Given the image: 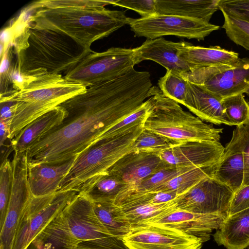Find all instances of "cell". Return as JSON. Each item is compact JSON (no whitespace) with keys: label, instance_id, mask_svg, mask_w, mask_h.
Masks as SVG:
<instances>
[{"label":"cell","instance_id":"cell-1","mask_svg":"<svg viewBox=\"0 0 249 249\" xmlns=\"http://www.w3.org/2000/svg\"><path fill=\"white\" fill-rule=\"evenodd\" d=\"M150 74L134 69L124 75L87 88L60 106L62 124L26 152L29 164L69 160L95 142L103 133L139 108L154 94Z\"/></svg>","mask_w":249,"mask_h":249},{"label":"cell","instance_id":"cell-2","mask_svg":"<svg viewBox=\"0 0 249 249\" xmlns=\"http://www.w3.org/2000/svg\"><path fill=\"white\" fill-rule=\"evenodd\" d=\"M114 0H41L34 1L20 14L29 27L65 34L91 50L94 41L128 24L125 11L105 8Z\"/></svg>","mask_w":249,"mask_h":249},{"label":"cell","instance_id":"cell-3","mask_svg":"<svg viewBox=\"0 0 249 249\" xmlns=\"http://www.w3.org/2000/svg\"><path fill=\"white\" fill-rule=\"evenodd\" d=\"M12 45L17 69L22 73L39 70L48 74L66 73L92 51L65 34L28 24Z\"/></svg>","mask_w":249,"mask_h":249},{"label":"cell","instance_id":"cell-4","mask_svg":"<svg viewBox=\"0 0 249 249\" xmlns=\"http://www.w3.org/2000/svg\"><path fill=\"white\" fill-rule=\"evenodd\" d=\"M87 88L67 80L61 74L46 73L38 76L19 90L0 95V103L14 102L10 141L32 122Z\"/></svg>","mask_w":249,"mask_h":249},{"label":"cell","instance_id":"cell-5","mask_svg":"<svg viewBox=\"0 0 249 249\" xmlns=\"http://www.w3.org/2000/svg\"><path fill=\"white\" fill-rule=\"evenodd\" d=\"M150 107L143 128L178 143L187 141L219 142L222 128L214 127L188 111L157 88L149 97Z\"/></svg>","mask_w":249,"mask_h":249},{"label":"cell","instance_id":"cell-6","mask_svg":"<svg viewBox=\"0 0 249 249\" xmlns=\"http://www.w3.org/2000/svg\"><path fill=\"white\" fill-rule=\"evenodd\" d=\"M143 129V123L119 135L99 140L78 155L61 182L58 191L79 192L91 179L107 173L108 169L125 154Z\"/></svg>","mask_w":249,"mask_h":249},{"label":"cell","instance_id":"cell-7","mask_svg":"<svg viewBox=\"0 0 249 249\" xmlns=\"http://www.w3.org/2000/svg\"><path fill=\"white\" fill-rule=\"evenodd\" d=\"M139 63L136 48L111 47L102 52L92 51L64 76L69 81L88 88L117 79Z\"/></svg>","mask_w":249,"mask_h":249},{"label":"cell","instance_id":"cell-8","mask_svg":"<svg viewBox=\"0 0 249 249\" xmlns=\"http://www.w3.org/2000/svg\"><path fill=\"white\" fill-rule=\"evenodd\" d=\"M61 213L77 241L76 249H128L103 225L94 211L92 201L82 192Z\"/></svg>","mask_w":249,"mask_h":249},{"label":"cell","instance_id":"cell-9","mask_svg":"<svg viewBox=\"0 0 249 249\" xmlns=\"http://www.w3.org/2000/svg\"><path fill=\"white\" fill-rule=\"evenodd\" d=\"M78 193L67 190L42 196H32L20 217L12 249H26Z\"/></svg>","mask_w":249,"mask_h":249},{"label":"cell","instance_id":"cell-10","mask_svg":"<svg viewBox=\"0 0 249 249\" xmlns=\"http://www.w3.org/2000/svg\"><path fill=\"white\" fill-rule=\"evenodd\" d=\"M128 25L135 36L149 39L174 36L202 40L219 29V26L200 19L159 14L139 18H129Z\"/></svg>","mask_w":249,"mask_h":249},{"label":"cell","instance_id":"cell-11","mask_svg":"<svg viewBox=\"0 0 249 249\" xmlns=\"http://www.w3.org/2000/svg\"><path fill=\"white\" fill-rule=\"evenodd\" d=\"M190 82L200 85L222 98L243 93L249 86V58L234 65H217L182 73Z\"/></svg>","mask_w":249,"mask_h":249},{"label":"cell","instance_id":"cell-12","mask_svg":"<svg viewBox=\"0 0 249 249\" xmlns=\"http://www.w3.org/2000/svg\"><path fill=\"white\" fill-rule=\"evenodd\" d=\"M121 240L128 249H201L203 243L179 230L153 223L132 227Z\"/></svg>","mask_w":249,"mask_h":249},{"label":"cell","instance_id":"cell-13","mask_svg":"<svg viewBox=\"0 0 249 249\" xmlns=\"http://www.w3.org/2000/svg\"><path fill=\"white\" fill-rule=\"evenodd\" d=\"M233 192L228 186L207 177L175 200V209L220 215L227 218Z\"/></svg>","mask_w":249,"mask_h":249},{"label":"cell","instance_id":"cell-14","mask_svg":"<svg viewBox=\"0 0 249 249\" xmlns=\"http://www.w3.org/2000/svg\"><path fill=\"white\" fill-rule=\"evenodd\" d=\"M13 180L5 221L0 230V249H12L24 209L32 196L29 182L26 152L14 153L12 160Z\"/></svg>","mask_w":249,"mask_h":249},{"label":"cell","instance_id":"cell-15","mask_svg":"<svg viewBox=\"0 0 249 249\" xmlns=\"http://www.w3.org/2000/svg\"><path fill=\"white\" fill-rule=\"evenodd\" d=\"M225 150L219 142L187 141L159 153L173 167H201L218 162Z\"/></svg>","mask_w":249,"mask_h":249},{"label":"cell","instance_id":"cell-16","mask_svg":"<svg viewBox=\"0 0 249 249\" xmlns=\"http://www.w3.org/2000/svg\"><path fill=\"white\" fill-rule=\"evenodd\" d=\"M172 167L160 158L159 153L130 151L111 166L107 173L134 186L150 175Z\"/></svg>","mask_w":249,"mask_h":249},{"label":"cell","instance_id":"cell-17","mask_svg":"<svg viewBox=\"0 0 249 249\" xmlns=\"http://www.w3.org/2000/svg\"><path fill=\"white\" fill-rule=\"evenodd\" d=\"M225 219L220 215L173 209L148 223L163 225L179 230L199 238L204 242L210 239L211 232L218 229Z\"/></svg>","mask_w":249,"mask_h":249},{"label":"cell","instance_id":"cell-18","mask_svg":"<svg viewBox=\"0 0 249 249\" xmlns=\"http://www.w3.org/2000/svg\"><path fill=\"white\" fill-rule=\"evenodd\" d=\"M222 100L204 87L188 81L183 105L202 121L231 126L225 114Z\"/></svg>","mask_w":249,"mask_h":249},{"label":"cell","instance_id":"cell-19","mask_svg":"<svg viewBox=\"0 0 249 249\" xmlns=\"http://www.w3.org/2000/svg\"><path fill=\"white\" fill-rule=\"evenodd\" d=\"M77 156L57 163L28 164V182L32 196H42L58 192Z\"/></svg>","mask_w":249,"mask_h":249},{"label":"cell","instance_id":"cell-20","mask_svg":"<svg viewBox=\"0 0 249 249\" xmlns=\"http://www.w3.org/2000/svg\"><path fill=\"white\" fill-rule=\"evenodd\" d=\"M178 55L190 71L217 65H234L240 58L238 53L219 46L204 47L185 41H181L178 47Z\"/></svg>","mask_w":249,"mask_h":249},{"label":"cell","instance_id":"cell-21","mask_svg":"<svg viewBox=\"0 0 249 249\" xmlns=\"http://www.w3.org/2000/svg\"><path fill=\"white\" fill-rule=\"evenodd\" d=\"M67 115L66 110L59 106L32 122L10 141L14 152H26L34 143L60 125Z\"/></svg>","mask_w":249,"mask_h":249},{"label":"cell","instance_id":"cell-22","mask_svg":"<svg viewBox=\"0 0 249 249\" xmlns=\"http://www.w3.org/2000/svg\"><path fill=\"white\" fill-rule=\"evenodd\" d=\"M213 178L229 187L233 193L244 185L245 162L236 137L232 134L218 161Z\"/></svg>","mask_w":249,"mask_h":249},{"label":"cell","instance_id":"cell-23","mask_svg":"<svg viewBox=\"0 0 249 249\" xmlns=\"http://www.w3.org/2000/svg\"><path fill=\"white\" fill-rule=\"evenodd\" d=\"M181 42H175L163 37L147 39L141 46L136 47L140 62L145 60L153 61L166 70L181 73L190 71L187 65L178 55V48Z\"/></svg>","mask_w":249,"mask_h":249},{"label":"cell","instance_id":"cell-24","mask_svg":"<svg viewBox=\"0 0 249 249\" xmlns=\"http://www.w3.org/2000/svg\"><path fill=\"white\" fill-rule=\"evenodd\" d=\"M226 249H245L249 246V208L229 216L213 235Z\"/></svg>","mask_w":249,"mask_h":249},{"label":"cell","instance_id":"cell-25","mask_svg":"<svg viewBox=\"0 0 249 249\" xmlns=\"http://www.w3.org/2000/svg\"><path fill=\"white\" fill-rule=\"evenodd\" d=\"M220 0H156L157 14L175 15L210 22Z\"/></svg>","mask_w":249,"mask_h":249},{"label":"cell","instance_id":"cell-26","mask_svg":"<svg viewBox=\"0 0 249 249\" xmlns=\"http://www.w3.org/2000/svg\"><path fill=\"white\" fill-rule=\"evenodd\" d=\"M77 243L61 213L35 238L26 249H76Z\"/></svg>","mask_w":249,"mask_h":249},{"label":"cell","instance_id":"cell-27","mask_svg":"<svg viewBox=\"0 0 249 249\" xmlns=\"http://www.w3.org/2000/svg\"><path fill=\"white\" fill-rule=\"evenodd\" d=\"M94 211L103 225L114 236L122 239L131 225L124 213L112 201H92Z\"/></svg>","mask_w":249,"mask_h":249},{"label":"cell","instance_id":"cell-28","mask_svg":"<svg viewBox=\"0 0 249 249\" xmlns=\"http://www.w3.org/2000/svg\"><path fill=\"white\" fill-rule=\"evenodd\" d=\"M129 185L116 177L107 173L97 177L84 185L79 192L92 201H112Z\"/></svg>","mask_w":249,"mask_h":249},{"label":"cell","instance_id":"cell-29","mask_svg":"<svg viewBox=\"0 0 249 249\" xmlns=\"http://www.w3.org/2000/svg\"><path fill=\"white\" fill-rule=\"evenodd\" d=\"M174 200L166 203L139 201L119 206L125 213L131 228L147 224L175 209Z\"/></svg>","mask_w":249,"mask_h":249},{"label":"cell","instance_id":"cell-30","mask_svg":"<svg viewBox=\"0 0 249 249\" xmlns=\"http://www.w3.org/2000/svg\"><path fill=\"white\" fill-rule=\"evenodd\" d=\"M218 163L189 169L158 187L153 192H172L178 196L182 195L205 178L213 177Z\"/></svg>","mask_w":249,"mask_h":249},{"label":"cell","instance_id":"cell-31","mask_svg":"<svg viewBox=\"0 0 249 249\" xmlns=\"http://www.w3.org/2000/svg\"><path fill=\"white\" fill-rule=\"evenodd\" d=\"M224 17L222 27L235 44L249 51V19L238 13L219 8Z\"/></svg>","mask_w":249,"mask_h":249},{"label":"cell","instance_id":"cell-32","mask_svg":"<svg viewBox=\"0 0 249 249\" xmlns=\"http://www.w3.org/2000/svg\"><path fill=\"white\" fill-rule=\"evenodd\" d=\"M188 81L182 73L166 70L160 78L158 85L161 92L166 97L183 105L186 97Z\"/></svg>","mask_w":249,"mask_h":249},{"label":"cell","instance_id":"cell-33","mask_svg":"<svg viewBox=\"0 0 249 249\" xmlns=\"http://www.w3.org/2000/svg\"><path fill=\"white\" fill-rule=\"evenodd\" d=\"M178 143L164 136L143 128L135 140L131 151L160 153Z\"/></svg>","mask_w":249,"mask_h":249},{"label":"cell","instance_id":"cell-34","mask_svg":"<svg viewBox=\"0 0 249 249\" xmlns=\"http://www.w3.org/2000/svg\"><path fill=\"white\" fill-rule=\"evenodd\" d=\"M225 114L232 125L240 126L249 122V104L244 93L234 94L222 100Z\"/></svg>","mask_w":249,"mask_h":249},{"label":"cell","instance_id":"cell-35","mask_svg":"<svg viewBox=\"0 0 249 249\" xmlns=\"http://www.w3.org/2000/svg\"><path fill=\"white\" fill-rule=\"evenodd\" d=\"M150 107V100L149 98L137 110L125 117L97 138L95 142L102 139L119 135L134 126L143 124L147 116Z\"/></svg>","mask_w":249,"mask_h":249},{"label":"cell","instance_id":"cell-36","mask_svg":"<svg viewBox=\"0 0 249 249\" xmlns=\"http://www.w3.org/2000/svg\"><path fill=\"white\" fill-rule=\"evenodd\" d=\"M13 180L12 161L3 159L0 168V230L2 229L10 200Z\"/></svg>","mask_w":249,"mask_h":249},{"label":"cell","instance_id":"cell-37","mask_svg":"<svg viewBox=\"0 0 249 249\" xmlns=\"http://www.w3.org/2000/svg\"><path fill=\"white\" fill-rule=\"evenodd\" d=\"M0 95L12 90V78L16 69L17 57L13 45H10L0 55Z\"/></svg>","mask_w":249,"mask_h":249},{"label":"cell","instance_id":"cell-38","mask_svg":"<svg viewBox=\"0 0 249 249\" xmlns=\"http://www.w3.org/2000/svg\"><path fill=\"white\" fill-rule=\"evenodd\" d=\"M193 168L195 167H172L163 169L150 175L141 181L137 185L130 187L141 191L153 192L158 187L167 182L182 173Z\"/></svg>","mask_w":249,"mask_h":249},{"label":"cell","instance_id":"cell-39","mask_svg":"<svg viewBox=\"0 0 249 249\" xmlns=\"http://www.w3.org/2000/svg\"><path fill=\"white\" fill-rule=\"evenodd\" d=\"M113 5L119 6L134 10L141 18H146L157 14L156 0H114Z\"/></svg>","mask_w":249,"mask_h":249},{"label":"cell","instance_id":"cell-40","mask_svg":"<svg viewBox=\"0 0 249 249\" xmlns=\"http://www.w3.org/2000/svg\"><path fill=\"white\" fill-rule=\"evenodd\" d=\"M248 208H249V185H246L234 193L230 205L229 216Z\"/></svg>","mask_w":249,"mask_h":249},{"label":"cell","instance_id":"cell-41","mask_svg":"<svg viewBox=\"0 0 249 249\" xmlns=\"http://www.w3.org/2000/svg\"><path fill=\"white\" fill-rule=\"evenodd\" d=\"M219 7L234 11L249 19V0H220Z\"/></svg>","mask_w":249,"mask_h":249},{"label":"cell","instance_id":"cell-42","mask_svg":"<svg viewBox=\"0 0 249 249\" xmlns=\"http://www.w3.org/2000/svg\"><path fill=\"white\" fill-rule=\"evenodd\" d=\"M245 162V178L244 185H249V160L244 161Z\"/></svg>","mask_w":249,"mask_h":249},{"label":"cell","instance_id":"cell-43","mask_svg":"<svg viewBox=\"0 0 249 249\" xmlns=\"http://www.w3.org/2000/svg\"><path fill=\"white\" fill-rule=\"evenodd\" d=\"M243 93H245L249 96V86L244 91Z\"/></svg>","mask_w":249,"mask_h":249}]
</instances>
